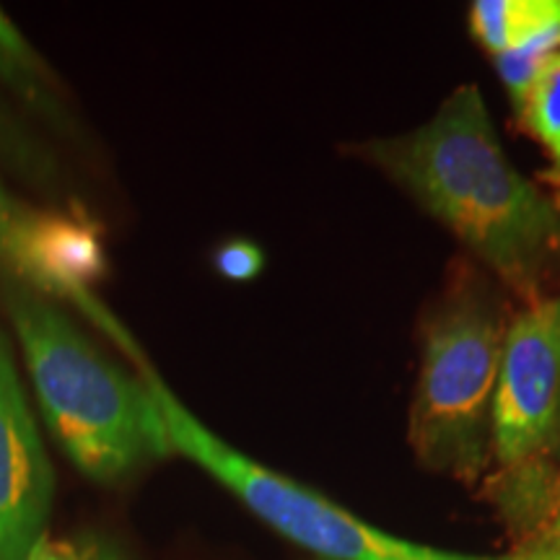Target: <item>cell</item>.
Returning a JSON list of instances; mask_svg holds the SVG:
<instances>
[{
    "instance_id": "1",
    "label": "cell",
    "mask_w": 560,
    "mask_h": 560,
    "mask_svg": "<svg viewBox=\"0 0 560 560\" xmlns=\"http://www.w3.org/2000/svg\"><path fill=\"white\" fill-rule=\"evenodd\" d=\"M361 156L444 223L524 304L560 260V206L511 164L478 86L454 89L423 125Z\"/></svg>"
},
{
    "instance_id": "2",
    "label": "cell",
    "mask_w": 560,
    "mask_h": 560,
    "mask_svg": "<svg viewBox=\"0 0 560 560\" xmlns=\"http://www.w3.org/2000/svg\"><path fill=\"white\" fill-rule=\"evenodd\" d=\"M0 291L42 418L83 475L115 482L143 462L174 454L164 410L145 376L112 363L50 296L13 278Z\"/></svg>"
},
{
    "instance_id": "3",
    "label": "cell",
    "mask_w": 560,
    "mask_h": 560,
    "mask_svg": "<svg viewBox=\"0 0 560 560\" xmlns=\"http://www.w3.org/2000/svg\"><path fill=\"white\" fill-rule=\"evenodd\" d=\"M509 319L506 304L482 272L459 262L420 327L410 439L425 459L450 462L457 470L480 462Z\"/></svg>"
},
{
    "instance_id": "4",
    "label": "cell",
    "mask_w": 560,
    "mask_h": 560,
    "mask_svg": "<svg viewBox=\"0 0 560 560\" xmlns=\"http://www.w3.org/2000/svg\"><path fill=\"white\" fill-rule=\"evenodd\" d=\"M140 371L164 410L172 450L219 480L285 540L325 560H457L452 552L423 548L371 527L317 490L247 457L195 418L149 363H140Z\"/></svg>"
},
{
    "instance_id": "5",
    "label": "cell",
    "mask_w": 560,
    "mask_h": 560,
    "mask_svg": "<svg viewBox=\"0 0 560 560\" xmlns=\"http://www.w3.org/2000/svg\"><path fill=\"white\" fill-rule=\"evenodd\" d=\"M0 268L42 296L73 301L132 359H143L122 322L91 291L107 272V249L102 226L81 210L30 206L0 179Z\"/></svg>"
},
{
    "instance_id": "6",
    "label": "cell",
    "mask_w": 560,
    "mask_h": 560,
    "mask_svg": "<svg viewBox=\"0 0 560 560\" xmlns=\"http://www.w3.org/2000/svg\"><path fill=\"white\" fill-rule=\"evenodd\" d=\"M560 429V296L527 301L509 319L490 441L506 467L548 450Z\"/></svg>"
},
{
    "instance_id": "7",
    "label": "cell",
    "mask_w": 560,
    "mask_h": 560,
    "mask_svg": "<svg viewBox=\"0 0 560 560\" xmlns=\"http://www.w3.org/2000/svg\"><path fill=\"white\" fill-rule=\"evenodd\" d=\"M55 472L0 330V560H26L50 520Z\"/></svg>"
},
{
    "instance_id": "8",
    "label": "cell",
    "mask_w": 560,
    "mask_h": 560,
    "mask_svg": "<svg viewBox=\"0 0 560 560\" xmlns=\"http://www.w3.org/2000/svg\"><path fill=\"white\" fill-rule=\"evenodd\" d=\"M470 30L495 58L511 102H520L537 68L560 52V0H478Z\"/></svg>"
},
{
    "instance_id": "9",
    "label": "cell",
    "mask_w": 560,
    "mask_h": 560,
    "mask_svg": "<svg viewBox=\"0 0 560 560\" xmlns=\"http://www.w3.org/2000/svg\"><path fill=\"white\" fill-rule=\"evenodd\" d=\"M0 81L55 128L70 125L60 100L58 79L3 9H0Z\"/></svg>"
},
{
    "instance_id": "10",
    "label": "cell",
    "mask_w": 560,
    "mask_h": 560,
    "mask_svg": "<svg viewBox=\"0 0 560 560\" xmlns=\"http://www.w3.org/2000/svg\"><path fill=\"white\" fill-rule=\"evenodd\" d=\"M522 130L535 138L560 170V52H552L537 68L535 79L514 104Z\"/></svg>"
},
{
    "instance_id": "11",
    "label": "cell",
    "mask_w": 560,
    "mask_h": 560,
    "mask_svg": "<svg viewBox=\"0 0 560 560\" xmlns=\"http://www.w3.org/2000/svg\"><path fill=\"white\" fill-rule=\"evenodd\" d=\"M0 161L34 185H50L58 179V170L50 151L32 136V130L0 100Z\"/></svg>"
},
{
    "instance_id": "12",
    "label": "cell",
    "mask_w": 560,
    "mask_h": 560,
    "mask_svg": "<svg viewBox=\"0 0 560 560\" xmlns=\"http://www.w3.org/2000/svg\"><path fill=\"white\" fill-rule=\"evenodd\" d=\"M215 270L221 272L226 280L234 283H247V280L260 276L265 255L255 242L249 240H229L215 249Z\"/></svg>"
},
{
    "instance_id": "13",
    "label": "cell",
    "mask_w": 560,
    "mask_h": 560,
    "mask_svg": "<svg viewBox=\"0 0 560 560\" xmlns=\"http://www.w3.org/2000/svg\"><path fill=\"white\" fill-rule=\"evenodd\" d=\"M26 560H86L83 558L81 545L66 542V540H52V537H42V540L34 545Z\"/></svg>"
},
{
    "instance_id": "14",
    "label": "cell",
    "mask_w": 560,
    "mask_h": 560,
    "mask_svg": "<svg viewBox=\"0 0 560 560\" xmlns=\"http://www.w3.org/2000/svg\"><path fill=\"white\" fill-rule=\"evenodd\" d=\"M86 560H128L125 550L115 540L102 535H89L86 540L79 542Z\"/></svg>"
},
{
    "instance_id": "15",
    "label": "cell",
    "mask_w": 560,
    "mask_h": 560,
    "mask_svg": "<svg viewBox=\"0 0 560 560\" xmlns=\"http://www.w3.org/2000/svg\"><path fill=\"white\" fill-rule=\"evenodd\" d=\"M503 560H560V535H550L548 542L537 545V548L522 550L516 556Z\"/></svg>"
},
{
    "instance_id": "16",
    "label": "cell",
    "mask_w": 560,
    "mask_h": 560,
    "mask_svg": "<svg viewBox=\"0 0 560 560\" xmlns=\"http://www.w3.org/2000/svg\"><path fill=\"white\" fill-rule=\"evenodd\" d=\"M552 535H560V514H558V520H556V527H552Z\"/></svg>"
},
{
    "instance_id": "17",
    "label": "cell",
    "mask_w": 560,
    "mask_h": 560,
    "mask_svg": "<svg viewBox=\"0 0 560 560\" xmlns=\"http://www.w3.org/2000/svg\"><path fill=\"white\" fill-rule=\"evenodd\" d=\"M457 560H480V558H465V556H457Z\"/></svg>"
},
{
    "instance_id": "18",
    "label": "cell",
    "mask_w": 560,
    "mask_h": 560,
    "mask_svg": "<svg viewBox=\"0 0 560 560\" xmlns=\"http://www.w3.org/2000/svg\"><path fill=\"white\" fill-rule=\"evenodd\" d=\"M558 514H560V511H558Z\"/></svg>"
}]
</instances>
